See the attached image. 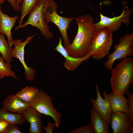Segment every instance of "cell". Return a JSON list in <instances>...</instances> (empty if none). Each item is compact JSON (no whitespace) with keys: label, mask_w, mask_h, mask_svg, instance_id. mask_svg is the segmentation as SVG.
Returning a JSON list of instances; mask_svg holds the SVG:
<instances>
[{"label":"cell","mask_w":133,"mask_h":133,"mask_svg":"<svg viewBox=\"0 0 133 133\" xmlns=\"http://www.w3.org/2000/svg\"><path fill=\"white\" fill-rule=\"evenodd\" d=\"M11 4L12 8L15 11H17L18 10L16 0H7Z\"/></svg>","instance_id":"obj_28"},{"label":"cell","mask_w":133,"mask_h":133,"mask_svg":"<svg viewBox=\"0 0 133 133\" xmlns=\"http://www.w3.org/2000/svg\"><path fill=\"white\" fill-rule=\"evenodd\" d=\"M123 9L121 14L119 16L110 18L100 14V20L94 25L95 30H99L103 28H106L111 31L113 32L118 30L122 26V23L127 25H129L131 23V17L132 14V10L128 7Z\"/></svg>","instance_id":"obj_8"},{"label":"cell","mask_w":133,"mask_h":133,"mask_svg":"<svg viewBox=\"0 0 133 133\" xmlns=\"http://www.w3.org/2000/svg\"><path fill=\"white\" fill-rule=\"evenodd\" d=\"M0 4V33L5 35L10 44L12 45L14 40L12 36L11 31L14 27L17 20V16L11 17L2 12Z\"/></svg>","instance_id":"obj_16"},{"label":"cell","mask_w":133,"mask_h":133,"mask_svg":"<svg viewBox=\"0 0 133 133\" xmlns=\"http://www.w3.org/2000/svg\"><path fill=\"white\" fill-rule=\"evenodd\" d=\"M127 98V111L126 113L131 120L133 122V94L129 91L126 94Z\"/></svg>","instance_id":"obj_23"},{"label":"cell","mask_w":133,"mask_h":133,"mask_svg":"<svg viewBox=\"0 0 133 133\" xmlns=\"http://www.w3.org/2000/svg\"><path fill=\"white\" fill-rule=\"evenodd\" d=\"M115 51L108 55L104 65L106 69L111 70L113 68L114 62L121 61L128 57L133 56V33H127L121 36L118 43L114 46Z\"/></svg>","instance_id":"obj_6"},{"label":"cell","mask_w":133,"mask_h":133,"mask_svg":"<svg viewBox=\"0 0 133 133\" xmlns=\"http://www.w3.org/2000/svg\"><path fill=\"white\" fill-rule=\"evenodd\" d=\"M12 66L11 65H8L5 62L0 54V79H2L5 77H12L19 80L15 73L10 69Z\"/></svg>","instance_id":"obj_22"},{"label":"cell","mask_w":133,"mask_h":133,"mask_svg":"<svg viewBox=\"0 0 133 133\" xmlns=\"http://www.w3.org/2000/svg\"><path fill=\"white\" fill-rule=\"evenodd\" d=\"M17 0V8L18 11H19V4L21 0Z\"/></svg>","instance_id":"obj_29"},{"label":"cell","mask_w":133,"mask_h":133,"mask_svg":"<svg viewBox=\"0 0 133 133\" xmlns=\"http://www.w3.org/2000/svg\"><path fill=\"white\" fill-rule=\"evenodd\" d=\"M39 90L37 87L32 86H27L22 88L21 90L16 93L15 95L18 98L28 103L34 98Z\"/></svg>","instance_id":"obj_21"},{"label":"cell","mask_w":133,"mask_h":133,"mask_svg":"<svg viewBox=\"0 0 133 133\" xmlns=\"http://www.w3.org/2000/svg\"><path fill=\"white\" fill-rule=\"evenodd\" d=\"M70 133H93V129L89 123V124L71 130Z\"/></svg>","instance_id":"obj_24"},{"label":"cell","mask_w":133,"mask_h":133,"mask_svg":"<svg viewBox=\"0 0 133 133\" xmlns=\"http://www.w3.org/2000/svg\"><path fill=\"white\" fill-rule=\"evenodd\" d=\"M29 107L34 109L40 113L52 117L57 128L61 121L62 114L54 107L52 98L50 95L42 90H39L37 94L28 103Z\"/></svg>","instance_id":"obj_5"},{"label":"cell","mask_w":133,"mask_h":133,"mask_svg":"<svg viewBox=\"0 0 133 133\" xmlns=\"http://www.w3.org/2000/svg\"><path fill=\"white\" fill-rule=\"evenodd\" d=\"M104 99L111 113L121 112L127 113V98L124 94H108L105 90L103 91Z\"/></svg>","instance_id":"obj_11"},{"label":"cell","mask_w":133,"mask_h":133,"mask_svg":"<svg viewBox=\"0 0 133 133\" xmlns=\"http://www.w3.org/2000/svg\"><path fill=\"white\" fill-rule=\"evenodd\" d=\"M55 49L65 58L64 65L66 68L70 71L75 70L83 62L91 56V55L89 53L82 58H76L70 56L62 45L61 37L60 38L59 43Z\"/></svg>","instance_id":"obj_12"},{"label":"cell","mask_w":133,"mask_h":133,"mask_svg":"<svg viewBox=\"0 0 133 133\" xmlns=\"http://www.w3.org/2000/svg\"><path fill=\"white\" fill-rule=\"evenodd\" d=\"M0 119L9 124H24L25 120L23 115L13 113L0 108Z\"/></svg>","instance_id":"obj_20"},{"label":"cell","mask_w":133,"mask_h":133,"mask_svg":"<svg viewBox=\"0 0 133 133\" xmlns=\"http://www.w3.org/2000/svg\"><path fill=\"white\" fill-rule=\"evenodd\" d=\"M9 123L0 119V133H3Z\"/></svg>","instance_id":"obj_27"},{"label":"cell","mask_w":133,"mask_h":133,"mask_svg":"<svg viewBox=\"0 0 133 133\" xmlns=\"http://www.w3.org/2000/svg\"><path fill=\"white\" fill-rule=\"evenodd\" d=\"M35 35L29 36L23 42L18 39L14 40L12 45L14 46L12 55V57L18 59L23 66L25 72L24 76L28 81H33L35 77L36 69L31 66L28 67L25 63L24 59V48L25 46L31 42Z\"/></svg>","instance_id":"obj_9"},{"label":"cell","mask_w":133,"mask_h":133,"mask_svg":"<svg viewBox=\"0 0 133 133\" xmlns=\"http://www.w3.org/2000/svg\"><path fill=\"white\" fill-rule=\"evenodd\" d=\"M91 121L90 123L94 133H109L110 124L100 115L93 107L91 110Z\"/></svg>","instance_id":"obj_17"},{"label":"cell","mask_w":133,"mask_h":133,"mask_svg":"<svg viewBox=\"0 0 133 133\" xmlns=\"http://www.w3.org/2000/svg\"><path fill=\"white\" fill-rule=\"evenodd\" d=\"M78 26L76 35L72 43L65 48L71 56L80 58L88 53L89 48L95 31L94 20L90 15L85 14L75 18Z\"/></svg>","instance_id":"obj_1"},{"label":"cell","mask_w":133,"mask_h":133,"mask_svg":"<svg viewBox=\"0 0 133 133\" xmlns=\"http://www.w3.org/2000/svg\"><path fill=\"white\" fill-rule=\"evenodd\" d=\"M12 45L5 37V35L0 33V54L5 62L10 65L12 61V53L13 50Z\"/></svg>","instance_id":"obj_18"},{"label":"cell","mask_w":133,"mask_h":133,"mask_svg":"<svg viewBox=\"0 0 133 133\" xmlns=\"http://www.w3.org/2000/svg\"><path fill=\"white\" fill-rule=\"evenodd\" d=\"M39 0H21L19 6V11L21 15L19 20L18 25L15 28L16 31L22 24L23 19L25 17L29 14L35 7Z\"/></svg>","instance_id":"obj_19"},{"label":"cell","mask_w":133,"mask_h":133,"mask_svg":"<svg viewBox=\"0 0 133 133\" xmlns=\"http://www.w3.org/2000/svg\"><path fill=\"white\" fill-rule=\"evenodd\" d=\"M51 0H39L33 9L29 14L27 20L18 28H23L29 25L37 28L42 35L46 39L49 40L53 36L52 32L49 30L50 27L44 18V13L49 8Z\"/></svg>","instance_id":"obj_4"},{"label":"cell","mask_w":133,"mask_h":133,"mask_svg":"<svg viewBox=\"0 0 133 133\" xmlns=\"http://www.w3.org/2000/svg\"><path fill=\"white\" fill-rule=\"evenodd\" d=\"M111 71L112 92L126 94L133 83V59L130 57L123 59Z\"/></svg>","instance_id":"obj_2"},{"label":"cell","mask_w":133,"mask_h":133,"mask_svg":"<svg viewBox=\"0 0 133 133\" xmlns=\"http://www.w3.org/2000/svg\"><path fill=\"white\" fill-rule=\"evenodd\" d=\"M110 124L114 133H133V124L126 113H111Z\"/></svg>","instance_id":"obj_10"},{"label":"cell","mask_w":133,"mask_h":133,"mask_svg":"<svg viewBox=\"0 0 133 133\" xmlns=\"http://www.w3.org/2000/svg\"><path fill=\"white\" fill-rule=\"evenodd\" d=\"M4 2V0H0V4H1Z\"/></svg>","instance_id":"obj_30"},{"label":"cell","mask_w":133,"mask_h":133,"mask_svg":"<svg viewBox=\"0 0 133 133\" xmlns=\"http://www.w3.org/2000/svg\"><path fill=\"white\" fill-rule=\"evenodd\" d=\"M25 121L29 122L30 133H41L43 128L41 118L42 114L31 107H29L22 114Z\"/></svg>","instance_id":"obj_14"},{"label":"cell","mask_w":133,"mask_h":133,"mask_svg":"<svg viewBox=\"0 0 133 133\" xmlns=\"http://www.w3.org/2000/svg\"><path fill=\"white\" fill-rule=\"evenodd\" d=\"M56 127L55 123L49 122L48 123L46 127H43L47 133H52L55 127Z\"/></svg>","instance_id":"obj_26"},{"label":"cell","mask_w":133,"mask_h":133,"mask_svg":"<svg viewBox=\"0 0 133 133\" xmlns=\"http://www.w3.org/2000/svg\"><path fill=\"white\" fill-rule=\"evenodd\" d=\"M17 124H9L3 133H21Z\"/></svg>","instance_id":"obj_25"},{"label":"cell","mask_w":133,"mask_h":133,"mask_svg":"<svg viewBox=\"0 0 133 133\" xmlns=\"http://www.w3.org/2000/svg\"><path fill=\"white\" fill-rule=\"evenodd\" d=\"M113 33L106 28L95 31L88 50L94 59L100 60L110 53L113 41Z\"/></svg>","instance_id":"obj_3"},{"label":"cell","mask_w":133,"mask_h":133,"mask_svg":"<svg viewBox=\"0 0 133 133\" xmlns=\"http://www.w3.org/2000/svg\"><path fill=\"white\" fill-rule=\"evenodd\" d=\"M58 5L53 0H51L49 6L44 13V18L47 23L52 22L59 29L63 39L65 48L69 45L71 42L68 37L67 30L71 22L75 17H62L57 13Z\"/></svg>","instance_id":"obj_7"},{"label":"cell","mask_w":133,"mask_h":133,"mask_svg":"<svg viewBox=\"0 0 133 133\" xmlns=\"http://www.w3.org/2000/svg\"><path fill=\"white\" fill-rule=\"evenodd\" d=\"M95 89L97 97L95 99H91L92 104L93 107L100 115L106 121L110 124L111 122V112L105 100L103 99L100 93L99 89L97 84Z\"/></svg>","instance_id":"obj_15"},{"label":"cell","mask_w":133,"mask_h":133,"mask_svg":"<svg viewBox=\"0 0 133 133\" xmlns=\"http://www.w3.org/2000/svg\"><path fill=\"white\" fill-rule=\"evenodd\" d=\"M29 107L28 103L15 94L7 96L2 102L1 108L10 112L22 114Z\"/></svg>","instance_id":"obj_13"}]
</instances>
